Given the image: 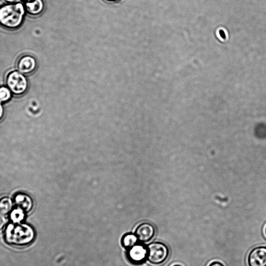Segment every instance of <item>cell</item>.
<instances>
[{
    "instance_id": "obj_2",
    "label": "cell",
    "mask_w": 266,
    "mask_h": 266,
    "mask_svg": "<svg viewBox=\"0 0 266 266\" xmlns=\"http://www.w3.org/2000/svg\"><path fill=\"white\" fill-rule=\"evenodd\" d=\"M26 10L20 3L6 4L0 6V26L8 30H16L23 24Z\"/></svg>"
},
{
    "instance_id": "obj_5",
    "label": "cell",
    "mask_w": 266,
    "mask_h": 266,
    "mask_svg": "<svg viewBox=\"0 0 266 266\" xmlns=\"http://www.w3.org/2000/svg\"><path fill=\"white\" fill-rule=\"evenodd\" d=\"M248 266H266V246L254 248L247 257Z\"/></svg>"
},
{
    "instance_id": "obj_9",
    "label": "cell",
    "mask_w": 266,
    "mask_h": 266,
    "mask_svg": "<svg viewBox=\"0 0 266 266\" xmlns=\"http://www.w3.org/2000/svg\"><path fill=\"white\" fill-rule=\"evenodd\" d=\"M26 12L31 16L40 15L44 11L45 3L44 0H32L30 2L25 3Z\"/></svg>"
},
{
    "instance_id": "obj_13",
    "label": "cell",
    "mask_w": 266,
    "mask_h": 266,
    "mask_svg": "<svg viewBox=\"0 0 266 266\" xmlns=\"http://www.w3.org/2000/svg\"><path fill=\"white\" fill-rule=\"evenodd\" d=\"M26 212L19 208L12 211L10 215L11 220L13 223H21L26 217Z\"/></svg>"
},
{
    "instance_id": "obj_19",
    "label": "cell",
    "mask_w": 266,
    "mask_h": 266,
    "mask_svg": "<svg viewBox=\"0 0 266 266\" xmlns=\"http://www.w3.org/2000/svg\"><path fill=\"white\" fill-rule=\"evenodd\" d=\"M219 34H220V36L222 37V38H223V39H225L226 34L223 31L220 30L219 32Z\"/></svg>"
},
{
    "instance_id": "obj_18",
    "label": "cell",
    "mask_w": 266,
    "mask_h": 266,
    "mask_svg": "<svg viewBox=\"0 0 266 266\" xmlns=\"http://www.w3.org/2000/svg\"><path fill=\"white\" fill-rule=\"evenodd\" d=\"M7 4H13L19 3L21 0H4Z\"/></svg>"
},
{
    "instance_id": "obj_21",
    "label": "cell",
    "mask_w": 266,
    "mask_h": 266,
    "mask_svg": "<svg viewBox=\"0 0 266 266\" xmlns=\"http://www.w3.org/2000/svg\"><path fill=\"white\" fill-rule=\"evenodd\" d=\"M172 266H183V265H182L181 264H175L173 265Z\"/></svg>"
},
{
    "instance_id": "obj_7",
    "label": "cell",
    "mask_w": 266,
    "mask_h": 266,
    "mask_svg": "<svg viewBox=\"0 0 266 266\" xmlns=\"http://www.w3.org/2000/svg\"><path fill=\"white\" fill-rule=\"evenodd\" d=\"M17 70L25 74H30L33 72L37 67V62L35 57L31 55L22 56L17 60Z\"/></svg>"
},
{
    "instance_id": "obj_15",
    "label": "cell",
    "mask_w": 266,
    "mask_h": 266,
    "mask_svg": "<svg viewBox=\"0 0 266 266\" xmlns=\"http://www.w3.org/2000/svg\"><path fill=\"white\" fill-rule=\"evenodd\" d=\"M7 223V219L5 217L0 214V231H2Z\"/></svg>"
},
{
    "instance_id": "obj_6",
    "label": "cell",
    "mask_w": 266,
    "mask_h": 266,
    "mask_svg": "<svg viewBox=\"0 0 266 266\" xmlns=\"http://www.w3.org/2000/svg\"><path fill=\"white\" fill-rule=\"evenodd\" d=\"M135 234L141 242H147L153 239L156 234L155 227L149 222H142L137 226Z\"/></svg>"
},
{
    "instance_id": "obj_22",
    "label": "cell",
    "mask_w": 266,
    "mask_h": 266,
    "mask_svg": "<svg viewBox=\"0 0 266 266\" xmlns=\"http://www.w3.org/2000/svg\"><path fill=\"white\" fill-rule=\"evenodd\" d=\"M264 235H265V236L266 237V226L264 227Z\"/></svg>"
},
{
    "instance_id": "obj_4",
    "label": "cell",
    "mask_w": 266,
    "mask_h": 266,
    "mask_svg": "<svg viewBox=\"0 0 266 266\" xmlns=\"http://www.w3.org/2000/svg\"><path fill=\"white\" fill-rule=\"evenodd\" d=\"M169 255L168 247L162 242H152L147 247V259L151 264L159 265L164 263L169 258Z\"/></svg>"
},
{
    "instance_id": "obj_11",
    "label": "cell",
    "mask_w": 266,
    "mask_h": 266,
    "mask_svg": "<svg viewBox=\"0 0 266 266\" xmlns=\"http://www.w3.org/2000/svg\"><path fill=\"white\" fill-rule=\"evenodd\" d=\"M138 241V238L135 234L129 233L125 235L121 239V244L126 249L129 250L135 245Z\"/></svg>"
},
{
    "instance_id": "obj_20",
    "label": "cell",
    "mask_w": 266,
    "mask_h": 266,
    "mask_svg": "<svg viewBox=\"0 0 266 266\" xmlns=\"http://www.w3.org/2000/svg\"><path fill=\"white\" fill-rule=\"evenodd\" d=\"M106 1L110 3H115L120 1V0H106Z\"/></svg>"
},
{
    "instance_id": "obj_1",
    "label": "cell",
    "mask_w": 266,
    "mask_h": 266,
    "mask_svg": "<svg viewBox=\"0 0 266 266\" xmlns=\"http://www.w3.org/2000/svg\"><path fill=\"white\" fill-rule=\"evenodd\" d=\"M5 238L9 245L15 247H24L33 241L35 232L33 228L28 224L11 223L6 228Z\"/></svg>"
},
{
    "instance_id": "obj_12",
    "label": "cell",
    "mask_w": 266,
    "mask_h": 266,
    "mask_svg": "<svg viewBox=\"0 0 266 266\" xmlns=\"http://www.w3.org/2000/svg\"><path fill=\"white\" fill-rule=\"evenodd\" d=\"M13 206L11 199L9 197H3L0 199V214L3 215L10 213Z\"/></svg>"
},
{
    "instance_id": "obj_16",
    "label": "cell",
    "mask_w": 266,
    "mask_h": 266,
    "mask_svg": "<svg viewBox=\"0 0 266 266\" xmlns=\"http://www.w3.org/2000/svg\"><path fill=\"white\" fill-rule=\"evenodd\" d=\"M208 266H224V265L219 261H213Z\"/></svg>"
},
{
    "instance_id": "obj_8",
    "label": "cell",
    "mask_w": 266,
    "mask_h": 266,
    "mask_svg": "<svg viewBox=\"0 0 266 266\" xmlns=\"http://www.w3.org/2000/svg\"><path fill=\"white\" fill-rule=\"evenodd\" d=\"M127 257L134 264H141L147 259V248L141 244H136L128 250Z\"/></svg>"
},
{
    "instance_id": "obj_3",
    "label": "cell",
    "mask_w": 266,
    "mask_h": 266,
    "mask_svg": "<svg viewBox=\"0 0 266 266\" xmlns=\"http://www.w3.org/2000/svg\"><path fill=\"white\" fill-rule=\"evenodd\" d=\"M7 87L16 96L24 95L27 91L29 84L25 74L18 70L10 71L6 78Z\"/></svg>"
},
{
    "instance_id": "obj_17",
    "label": "cell",
    "mask_w": 266,
    "mask_h": 266,
    "mask_svg": "<svg viewBox=\"0 0 266 266\" xmlns=\"http://www.w3.org/2000/svg\"><path fill=\"white\" fill-rule=\"evenodd\" d=\"M4 108L3 107V106L2 105V103L0 102V120L2 119V118L4 117Z\"/></svg>"
},
{
    "instance_id": "obj_10",
    "label": "cell",
    "mask_w": 266,
    "mask_h": 266,
    "mask_svg": "<svg viewBox=\"0 0 266 266\" xmlns=\"http://www.w3.org/2000/svg\"><path fill=\"white\" fill-rule=\"evenodd\" d=\"M14 202L18 208L26 213L29 212L32 209L33 203L32 199L25 194H18L14 197Z\"/></svg>"
},
{
    "instance_id": "obj_14",
    "label": "cell",
    "mask_w": 266,
    "mask_h": 266,
    "mask_svg": "<svg viewBox=\"0 0 266 266\" xmlns=\"http://www.w3.org/2000/svg\"><path fill=\"white\" fill-rule=\"evenodd\" d=\"M12 93L6 86L0 87V102L5 103L10 100Z\"/></svg>"
},
{
    "instance_id": "obj_23",
    "label": "cell",
    "mask_w": 266,
    "mask_h": 266,
    "mask_svg": "<svg viewBox=\"0 0 266 266\" xmlns=\"http://www.w3.org/2000/svg\"><path fill=\"white\" fill-rule=\"evenodd\" d=\"M25 3L30 2L32 1V0H24Z\"/></svg>"
}]
</instances>
